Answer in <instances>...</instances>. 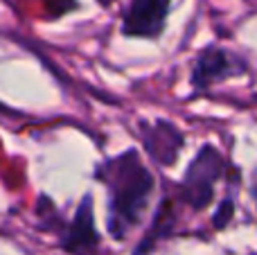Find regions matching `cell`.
I'll return each mask as SVG.
<instances>
[{
    "label": "cell",
    "instance_id": "6da1fadb",
    "mask_svg": "<svg viewBox=\"0 0 257 255\" xmlns=\"http://www.w3.org/2000/svg\"><path fill=\"white\" fill-rule=\"evenodd\" d=\"M95 179L108 190V230L115 239H124L149 208L156 188L154 174L136 149H126L97 165Z\"/></svg>",
    "mask_w": 257,
    "mask_h": 255
},
{
    "label": "cell",
    "instance_id": "7a4b0ae2",
    "mask_svg": "<svg viewBox=\"0 0 257 255\" xmlns=\"http://www.w3.org/2000/svg\"><path fill=\"white\" fill-rule=\"evenodd\" d=\"M226 174V163L223 156L214 145H203L190 167L183 174V181L178 185L181 201L190 206L192 212H201L212 203L214 188Z\"/></svg>",
    "mask_w": 257,
    "mask_h": 255
},
{
    "label": "cell",
    "instance_id": "3957f363",
    "mask_svg": "<svg viewBox=\"0 0 257 255\" xmlns=\"http://www.w3.org/2000/svg\"><path fill=\"white\" fill-rule=\"evenodd\" d=\"M246 70H248V63L244 57H239L228 48H221V45H208L194 59L190 84L196 93H203L219 81L246 75Z\"/></svg>",
    "mask_w": 257,
    "mask_h": 255
},
{
    "label": "cell",
    "instance_id": "277c9868",
    "mask_svg": "<svg viewBox=\"0 0 257 255\" xmlns=\"http://www.w3.org/2000/svg\"><path fill=\"white\" fill-rule=\"evenodd\" d=\"M172 0H128L122 14V34L131 39H158L165 32Z\"/></svg>",
    "mask_w": 257,
    "mask_h": 255
},
{
    "label": "cell",
    "instance_id": "5b68a950",
    "mask_svg": "<svg viewBox=\"0 0 257 255\" xmlns=\"http://www.w3.org/2000/svg\"><path fill=\"white\" fill-rule=\"evenodd\" d=\"M61 246L70 255H95L99 248V233L95 228V210L93 197L86 194L77 208L72 221L66 226V235L61 239Z\"/></svg>",
    "mask_w": 257,
    "mask_h": 255
},
{
    "label": "cell",
    "instance_id": "8992f818",
    "mask_svg": "<svg viewBox=\"0 0 257 255\" xmlns=\"http://www.w3.org/2000/svg\"><path fill=\"white\" fill-rule=\"evenodd\" d=\"M145 149L158 165L169 167L176 163L183 149V134L167 120H156L154 124H145L140 129Z\"/></svg>",
    "mask_w": 257,
    "mask_h": 255
},
{
    "label": "cell",
    "instance_id": "52a82bcc",
    "mask_svg": "<svg viewBox=\"0 0 257 255\" xmlns=\"http://www.w3.org/2000/svg\"><path fill=\"white\" fill-rule=\"evenodd\" d=\"M174 221H176V215H174V206L169 199L160 201V206L156 208V217L151 221L149 230L145 233V237L140 239V244L136 246L133 255H149L154 251V246L160 242L163 237H169L174 228Z\"/></svg>",
    "mask_w": 257,
    "mask_h": 255
},
{
    "label": "cell",
    "instance_id": "ba28073f",
    "mask_svg": "<svg viewBox=\"0 0 257 255\" xmlns=\"http://www.w3.org/2000/svg\"><path fill=\"white\" fill-rule=\"evenodd\" d=\"M232 212H235V201H232L230 197L228 199H223L221 201V206H219V210L214 212V219H212V226L217 230H221L223 226H228L230 224V219H232Z\"/></svg>",
    "mask_w": 257,
    "mask_h": 255
},
{
    "label": "cell",
    "instance_id": "9c48e42d",
    "mask_svg": "<svg viewBox=\"0 0 257 255\" xmlns=\"http://www.w3.org/2000/svg\"><path fill=\"white\" fill-rule=\"evenodd\" d=\"M43 3L48 7L50 16H61V14L77 9V0H43Z\"/></svg>",
    "mask_w": 257,
    "mask_h": 255
},
{
    "label": "cell",
    "instance_id": "30bf717a",
    "mask_svg": "<svg viewBox=\"0 0 257 255\" xmlns=\"http://www.w3.org/2000/svg\"><path fill=\"white\" fill-rule=\"evenodd\" d=\"M253 194H255V199H257V181H255V188H253Z\"/></svg>",
    "mask_w": 257,
    "mask_h": 255
},
{
    "label": "cell",
    "instance_id": "8fae6325",
    "mask_svg": "<svg viewBox=\"0 0 257 255\" xmlns=\"http://www.w3.org/2000/svg\"><path fill=\"white\" fill-rule=\"evenodd\" d=\"M255 255H257V253H255Z\"/></svg>",
    "mask_w": 257,
    "mask_h": 255
}]
</instances>
